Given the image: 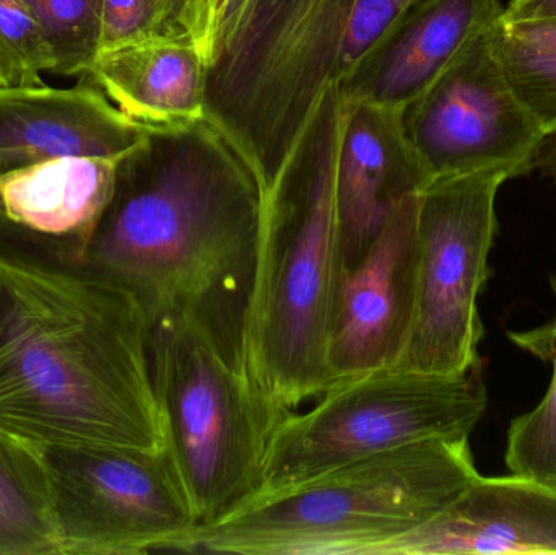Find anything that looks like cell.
<instances>
[{
	"instance_id": "9",
	"label": "cell",
	"mask_w": 556,
	"mask_h": 555,
	"mask_svg": "<svg viewBox=\"0 0 556 555\" xmlns=\"http://www.w3.org/2000/svg\"><path fill=\"white\" fill-rule=\"evenodd\" d=\"M61 555L169 553L198 527L165 450L42 445Z\"/></svg>"
},
{
	"instance_id": "20",
	"label": "cell",
	"mask_w": 556,
	"mask_h": 555,
	"mask_svg": "<svg viewBox=\"0 0 556 555\" xmlns=\"http://www.w3.org/2000/svg\"><path fill=\"white\" fill-rule=\"evenodd\" d=\"M556 295V277L554 282ZM509 339L552 365V380L541 403L516 417L508 429L505 462L513 475L538 479L556 489V313L547 325Z\"/></svg>"
},
{
	"instance_id": "23",
	"label": "cell",
	"mask_w": 556,
	"mask_h": 555,
	"mask_svg": "<svg viewBox=\"0 0 556 555\" xmlns=\"http://www.w3.org/2000/svg\"><path fill=\"white\" fill-rule=\"evenodd\" d=\"M49 72L39 23L23 0H0V87H39Z\"/></svg>"
},
{
	"instance_id": "12",
	"label": "cell",
	"mask_w": 556,
	"mask_h": 555,
	"mask_svg": "<svg viewBox=\"0 0 556 555\" xmlns=\"http://www.w3.org/2000/svg\"><path fill=\"white\" fill-rule=\"evenodd\" d=\"M402 114L404 108L345 101L337 201L349 269L392 212L431 181L405 134Z\"/></svg>"
},
{
	"instance_id": "16",
	"label": "cell",
	"mask_w": 556,
	"mask_h": 555,
	"mask_svg": "<svg viewBox=\"0 0 556 555\" xmlns=\"http://www.w3.org/2000/svg\"><path fill=\"white\" fill-rule=\"evenodd\" d=\"M121 156H58L0 176V227L72 244L78 256L113 194Z\"/></svg>"
},
{
	"instance_id": "13",
	"label": "cell",
	"mask_w": 556,
	"mask_h": 555,
	"mask_svg": "<svg viewBox=\"0 0 556 555\" xmlns=\"http://www.w3.org/2000/svg\"><path fill=\"white\" fill-rule=\"evenodd\" d=\"M149 127L121 113L90 81L0 87V176L67 155L121 156Z\"/></svg>"
},
{
	"instance_id": "10",
	"label": "cell",
	"mask_w": 556,
	"mask_h": 555,
	"mask_svg": "<svg viewBox=\"0 0 556 555\" xmlns=\"http://www.w3.org/2000/svg\"><path fill=\"white\" fill-rule=\"evenodd\" d=\"M502 10L480 25L440 77L404 108L405 134L431 179L486 169H500L513 179L534 172L545 130L496 55L492 23Z\"/></svg>"
},
{
	"instance_id": "21",
	"label": "cell",
	"mask_w": 556,
	"mask_h": 555,
	"mask_svg": "<svg viewBox=\"0 0 556 555\" xmlns=\"http://www.w3.org/2000/svg\"><path fill=\"white\" fill-rule=\"evenodd\" d=\"M48 49L49 72L87 75L101 54L104 0H23Z\"/></svg>"
},
{
	"instance_id": "3",
	"label": "cell",
	"mask_w": 556,
	"mask_h": 555,
	"mask_svg": "<svg viewBox=\"0 0 556 555\" xmlns=\"http://www.w3.org/2000/svg\"><path fill=\"white\" fill-rule=\"evenodd\" d=\"M343 119L345 101L332 85L261 198L244 362L274 427L336 383L329 342L349 270L337 201Z\"/></svg>"
},
{
	"instance_id": "14",
	"label": "cell",
	"mask_w": 556,
	"mask_h": 555,
	"mask_svg": "<svg viewBox=\"0 0 556 555\" xmlns=\"http://www.w3.org/2000/svg\"><path fill=\"white\" fill-rule=\"evenodd\" d=\"M556 555V489L526 476H479L446 510L382 555Z\"/></svg>"
},
{
	"instance_id": "4",
	"label": "cell",
	"mask_w": 556,
	"mask_h": 555,
	"mask_svg": "<svg viewBox=\"0 0 556 555\" xmlns=\"http://www.w3.org/2000/svg\"><path fill=\"white\" fill-rule=\"evenodd\" d=\"M479 476L469 439L427 440L256 492L169 553L382 555Z\"/></svg>"
},
{
	"instance_id": "24",
	"label": "cell",
	"mask_w": 556,
	"mask_h": 555,
	"mask_svg": "<svg viewBox=\"0 0 556 555\" xmlns=\"http://www.w3.org/2000/svg\"><path fill=\"white\" fill-rule=\"evenodd\" d=\"M415 2L417 0H355L343 39L340 81L368 55Z\"/></svg>"
},
{
	"instance_id": "15",
	"label": "cell",
	"mask_w": 556,
	"mask_h": 555,
	"mask_svg": "<svg viewBox=\"0 0 556 555\" xmlns=\"http://www.w3.org/2000/svg\"><path fill=\"white\" fill-rule=\"evenodd\" d=\"M502 9L500 0H417L340 81L343 100L407 106Z\"/></svg>"
},
{
	"instance_id": "7",
	"label": "cell",
	"mask_w": 556,
	"mask_h": 555,
	"mask_svg": "<svg viewBox=\"0 0 556 555\" xmlns=\"http://www.w3.org/2000/svg\"><path fill=\"white\" fill-rule=\"evenodd\" d=\"M489 406L483 368L466 375L382 367L336 381L274 427L261 491L434 439H470Z\"/></svg>"
},
{
	"instance_id": "22",
	"label": "cell",
	"mask_w": 556,
	"mask_h": 555,
	"mask_svg": "<svg viewBox=\"0 0 556 555\" xmlns=\"http://www.w3.org/2000/svg\"><path fill=\"white\" fill-rule=\"evenodd\" d=\"M194 0H104L101 54L150 39L191 36Z\"/></svg>"
},
{
	"instance_id": "17",
	"label": "cell",
	"mask_w": 556,
	"mask_h": 555,
	"mask_svg": "<svg viewBox=\"0 0 556 555\" xmlns=\"http://www.w3.org/2000/svg\"><path fill=\"white\" fill-rule=\"evenodd\" d=\"M205 75L194 39L181 36L103 52L85 78L130 119L179 127L205 119Z\"/></svg>"
},
{
	"instance_id": "25",
	"label": "cell",
	"mask_w": 556,
	"mask_h": 555,
	"mask_svg": "<svg viewBox=\"0 0 556 555\" xmlns=\"http://www.w3.org/2000/svg\"><path fill=\"white\" fill-rule=\"evenodd\" d=\"M502 15L513 22L556 18V0H511Z\"/></svg>"
},
{
	"instance_id": "1",
	"label": "cell",
	"mask_w": 556,
	"mask_h": 555,
	"mask_svg": "<svg viewBox=\"0 0 556 555\" xmlns=\"http://www.w3.org/2000/svg\"><path fill=\"white\" fill-rule=\"evenodd\" d=\"M0 429L163 452L150 323L72 244L0 227Z\"/></svg>"
},
{
	"instance_id": "5",
	"label": "cell",
	"mask_w": 556,
	"mask_h": 555,
	"mask_svg": "<svg viewBox=\"0 0 556 555\" xmlns=\"http://www.w3.org/2000/svg\"><path fill=\"white\" fill-rule=\"evenodd\" d=\"M355 0H250L205 75V121L276 182L326 91L339 85Z\"/></svg>"
},
{
	"instance_id": "11",
	"label": "cell",
	"mask_w": 556,
	"mask_h": 555,
	"mask_svg": "<svg viewBox=\"0 0 556 555\" xmlns=\"http://www.w3.org/2000/svg\"><path fill=\"white\" fill-rule=\"evenodd\" d=\"M418 194L392 212L346 270L329 342L333 381L391 367L401 352L414 303Z\"/></svg>"
},
{
	"instance_id": "6",
	"label": "cell",
	"mask_w": 556,
	"mask_h": 555,
	"mask_svg": "<svg viewBox=\"0 0 556 555\" xmlns=\"http://www.w3.org/2000/svg\"><path fill=\"white\" fill-rule=\"evenodd\" d=\"M165 453L198 527L256 494L274 422L243 358L188 315L150 326Z\"/></svg>"
},
{
	"instance_id": "18",
	"label": "cell",
	"mask_w": 556,
	"mask_h": 555,
	"mask_svg": "<svg viewBox=\"0 0 556 555\" xmlns=\"http://www.w3.org/2000/svg\"><path fill=\"white\" fill-rule=\"evenodd\" d=\"M0 555H61L54 499L39 443L0 429Z\"/></svg>"
},
{
	"instance_id": "2",
	"label": "cell",
	"mask_w": 556,
	"mask_h": 555,
	"mask_svg": "<svg viewBox=\"0 0 556 555\" xmlns=\"http://www.w3.org/2000/svg\"><path fill=\"white\" fill-rule=\"evenodd\" d=\"M261 198L207 121L150 126L117 160L113 194L78 260L129 293L150 326L191 316L244 361Z\"/></svg>"
},
{
	"instance_id": "26",
	"label": "cell",
	"mask_w": 556,
	"mask_h": 555,
	"mask_svg": "<svg viewBox=\"0 0 556 555\" xmlns=\"http://www.w3.org/2000/svg\"><path fill=\"white\" fill-rule=\"evenodd\" d=\"M534 172L556 181V126L545 130L534 155Z\"/></svg>"
},
{
	"instance_id": "8",
	"label": "cell",
	"mask_w": 556,
	"mask_h": 555,
	"mask_svg": "<svg viewBox=\"0 0 556 555\" xmlns=\"http://www.w3.org/2000/svg\"><path fill=\"white\" fill-rule=\"evenodd\" d=\"M500 169L433 178L418 194L410 325L391 367L466 375L482 365L479 297L498 230Z\"/></svg>"
},
{
	"instance_id": "19",
	"label": "cell",
	"mask_w": 556,
	"mask_h": 555,
	"mask_svg": "<svg viewBox=\"0 0 556 555\" xmlns=\"http://www.w3.org/2000/svg\"><path fill=\"white\" fill-rule=\"evenodd\" d=\"M502 13L492 23L496 55L542 129H552L556 126V18L513 22Z\"/></svg>"
}]
</instances>
